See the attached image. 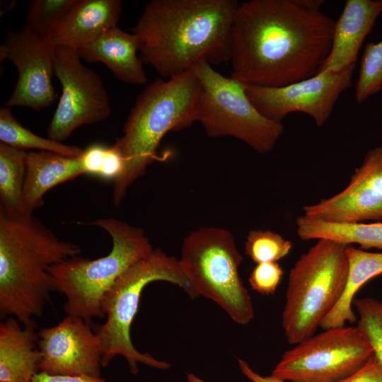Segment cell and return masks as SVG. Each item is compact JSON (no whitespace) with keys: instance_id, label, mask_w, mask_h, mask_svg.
Here are the masks:
<instances>
[{"instance_id":"6da1fadb","label":"cell","mask_w":382,"mask_h":382,"mask_svg":"<svg viewBox=\"0 0 382 382\" xmlns=\"http://www.w3.org/2000/svg\"><path fill=\"white\" fill-rule=\"evenodd\" d=\"M335 23L302 0L239 4L233 25L231 76L265 87L314 76L330 52Z\"/></svg>"},{"instance_id":"7a4b0ae2","label":"cell","mask_w":382,"mask_h":382,"mask_svg":"<svg viewBox=\"0 0 382 382\" xmlns=\"http://www.w3.org/2000/svg\"><path fill=\"white\" fill-rule=\"evenodd\" d=\"M239 3L235 0H152L133 28L142 60L168 79L206 62H228Z\"/></svg>"},{"instance_id":"3957f363","label":"cell","mask_w":382,"mask_h":382,"mask_svg":"<svg viewBox=\"0 0 382 382\" xmlns=\"http://www.w3.org/2000/svg\"><path fill=\"white\" fill-rule=\"evenodd\" d=\"M80 253L33 215L12 218L0 211L1 316L34 323L56 291L50 268Z\"/></svg>"},{"instance_id":"277c9868","label":"cell","mask_w":382,"mask_h":382,"mask_svg":"<svg viewBox=\"0 0 382 382\" xmlns=\"http://www.w3.org/2000/svg\"><path fill=\"white\" fill-rule=\"evenodd\" d=\"M200 83L194 69L178 76L158 79L138 96L113 146L123 156L125 168L115 180L112 201L117 207L129 186L157 158L163 137L197 122Z\"/></svg>"},{"instance_id":"5b68a950","label":"cell","mask_w":382,"mask_h":382,"mask_svg":"<svg viewBox=\"0 0 382 382\" xmlns=\"http://www.w3.org/2000/svg\"><path fill=\"white\" fill-rule=\"evenodd\" d=\"M91 224L110 235V253L93 260L76 255L49 270L55 290L66 297L64 312L89 324L93 318L105 316V299L118 278L154 250L141 228L112 217L98 219Z\"/></svg>"},{"instance_id":"8992f818","label":"cell","mask_w":382,"mask_h":382,"mask_svg":"<svg viewBox=\"0 0 382 382\" xmlns=\"http://www.w3.org/2000/svg\"><path fill=\"white\" fill-rule=\"evenodd\" d=\"M164 281L183 289L191 299L197 297L191 284L183 272L179 260L160 249L132 265L115 282L105 299L106 320L94 328L101 347L102 366H106L117 355L127 361L136 374L141 363L158 369H168V362L139 352L130 337V328L138 311L142 291L149 284Z\"/></svg>"},{"instance_id":"52a82bcc","label":"cell","mask_w":382,"mask_h":382,"mask_svg":"<svg viewBox=\"0 0 382 382\" xmlns=\"http://www.w3.org/2000/svg\"><path fill=\"white\" fill-rule=\"evenodd\" d=\"M289 274L282 325L296 345L314 335L341 297L348 272L347 244L316 240Z\"/></svg>"},{"instance_id":"ba28073f","label":"cell","mask_w":382,"mask_h":382,"mask_svg":"<svg viewBox=\"0 0 382 382\" xmlns=\"http://www.w3.org/2000/svg\"><path fill=\"white\" fill-rule=\"evenodd\" d=\"M178 260L197 297L214 301L238 324L253 319V301L239 274L243 257L231 231L214 226L192 231Z\"/></svg>"},{"instance_id":"9c48e42d","label":"cell","mask_w":382,"mask_h":382,"mask_svg":"<svg viewBox=\"0 0 382 382\" xmlns=\"http://www.w3.org/2000/svg\"><path fill=\"white\" fill-rule=\"evenodd\" d=\"M200 83L197 122L210 137H231L260 154L272 151L283 134L282 122L262 115L248 98L245 84L206 62L194 68Z\"/></svg>"},{"instance_id":"30bf717a","label":"cell","mask_w":382,"mask_h":382,"mask_svg":"<svg viewBox=\"0 0 382 382\" xmlns=\"http://www.w3.org/2000/svg\"><path fill=\"white\" fill-rule=\"evenodd\" d=\"M323 330L285 352L271 375L292 382H340L373 355L357 326Z\"/></svg>"},{"instance_id":"8fae6325","label":"cell","mask_w":382,"mask_h":382,"mask_svg":"<svg viewBox=\"0 0 382 382\" xmlns=\"http://www.w3.org/2000/svg\"><path fill=\"white\" fill-rule=\"evenodd\" d=\"M53 70L62 91L47 127L50 139L62 142L79 127L109 117L111 108L100 77L82 64L76 50L54 47Z\"/></svg>"},{"instance_id":"7c38bea8","label":"cell","mask_w":382,"mask_h":382,"mask_svg":"<svg viewBox=\"0 0 382 382\" xmlns=\"http://www.w3.org/2000/svg\"><path fill=\"white\" fill-rule=\"evenodd\" d=\"M355 65L340 72L319 71L313 77L281 87L245 84V91L257 110L275 121L291 112L311 117L318 127L330 118L342 93L352 85Z\"/></svg>"},{"instance_id":"4fadbf2b","label":"cell","mask_w":382,"mask_h":382,"mask_svg":"<svg viewBox=\"0 0 382 382\" xmlns=\"http://www.w3.org/2000/svg\"><path fill=\"white\" fill-rule=\"evenodd\" d=\"M53 49L49 41L40 39L24 28L6 34L0 46V59L11 61L18 73L6 107L41 110L52 103L56 98L52 83Z\"/></svg>"},{"instance_id":"5bb4252c","label":"cell","mask_w":382,"mask_h":382,"mask_svg":"<svg viewBox=\"0 0 382 382\" xmlns=\"http://www.w3.org/2000/svg\"><path fill=\"white\" fill-rule=\"evenodd\" d=\"M40 371L50 374L100 376L101 347L89 323L72 316L38 332Z\"/></svg>"},{"instance_id":"9a60e30c","label":"cell","mask_w":382,"mask_h":382,"mask_svg":"<svg viewBox=\"0 0 382 382\" xmlns=\"http://www.w3.org/2000/svg\"><path fill=\"white\" fill-rule=\"evenodd\" d=\"M302 209L307 217L328 222L382 221V146L367 151L345 189Z\"/></svg>"},{"instance_id":"2e32d148","label":"cell","mask_w":382,"mask_h":382,"mask_svg":"<svg viewBox=\"0 0 382 382\" xmlns=\"http://www.w3.org/2000/svg\"><path fill=\"white\" fill-rule=\"evenodd\" d=\"M381 12V0H347L335 23L331 48L319 71L340 72L355 65L361 46Z\"/></svg>"},{"instance_id":"e0dca14e","label":"cell","mask_w":382,"mask_h":382,"mask_svg":"<svg viewBox=\"0 0 382 382\" xmlns=\"http://www.w3.org/2000/svg\"><path fill=\"white\" fill-rule=\"evenodd\" d=\"M122 10L120 0H76L52 33L53 47L78 50L117 27Z\"/></svg>"},{"instance_id":"ac0fdd59","label":"cell","mask_w":382,"mask_h":382,"mask_svg":"<svg viewBox=\"0 0 382 382\" xmlns=\"http://www.w3.org/2000/svg\"><path fill=\"white\" fill-rule=\"evenodd\" d=\"M88 62H102L122 82L144 85L147 78L139 58V41L133 32L112 28L76 50Z\"/></svg>"},{"instance_id":"d6986e66","label":"cell","mask_w":382,"mask_h":382,"mask_svg":"<svg viewBox=\"0 0 382 382\" xmlns=\"http://www.w3.org/2000/svg\"><path fill=\"white\" fill-rule=\"evenodd\" d=\"M25 166L23 216L42 206L45 195L52 187L85 174L80 157L46 151H28Z\"/></svg>"},{"instance_id":"ffe728a7","label":"cell","mask_w":382,"mask_h":382,"mask_svg":"<svg viewBox=\"0 0 382 382\" xmlns=\"http://www.w3.org/2000/svg\"><path fill=\"white\" fill-rule=\"evenodd\" d=\"M21 323L13 317L0 323V382H32L40 371L36 325Z\"/></svg>"},{"instance_id":"44dd1931","label":"cell","mask_w":382,"mask_h":382,"mask_svg":"<svg viewBox=\"0 0 382 382\" xmlns=\"http://www.w3.org/2000/svg\"><path fill=\"white\" fill-rule=\"evenodd\" d=\"M348 272L342 294L322 321L323 330L345 326L357 320L352 309L354 296L371 279L382 274V253L368 252L348 245L346 249Z\"/></svg>"},{"instance_id":"7402d4cb","label":"cell","mask_w":382,"mask_h":382,"mask_svg":"<svg viewBox=\"0 0 382 382\" xmlns=\"http://www.w3.org/2000/svg\"><path fill=\"white\" fill-rule=\"evenodd\" d=\"M296 233L303 241L329 239L361 248L382 250V222L335 223L299 216L296 219Z\"/></svg>"},{"instance_id":"603a6c76","label":"cell","mask_w":382,"mask_h":382,"mask_svg":"<svg viewBox=\"0 0 382 382\" xmlns=\"http://www.w3.org/2000/svg\"><path fill=\"white\" fill-rule=\"evenodd\" d=\"M27 151L0 144L1 212L12 218L23 216Z\"/></svg>"},{"instance_id":"cb8c5ba5","label":"cell","mask_w":382,"mask_h":382,"mask_svg":"<svg viewBox=\"0 0 382 382\" xmlns=\"http://www.w3.org/2000/svg\"><path fill=\"white\" fill-rule=\"evenodd\" d=\"M0 140L16 149L50 151L69 157H80L83 149L38 136L23 127L6 106L0 109Z\"/></svg>"},{"instance_id":"d4e9b609","label":"cell","mask_w":382,"mask_h":382,"mask_svg":"<svg viewBox=\"0 0 382 382\" xmlns=\"http://www.w3.org/2000/svg\"><path fill=\"white\" fill-rule=\"evenodd\" d=\"M76 0H33L30 1L24 28L41 40L50 38Z\"/></svg>"},{"instance_id":"484cf974","label":"cell","mask_w":382,"mask_h":382,"mask_svg":"<svg viewBox=\"0 0 382 382\" xmlns=\"http://www.w3.org/2000/svg\"><path fill=\"white\" fill-rule=\"evenodd\" d=\"M292 243L271 230H251L245 243V254L255 263L277 262L288 255Z\"/></svg>"},{"instance_id":"4316f807","label":"cell","mask_w":382,"mask_h":382,"mask_svg":"<svg viewBox=\"0 0 382 382\" xmlns=\"http://www.w3.org/2000/svg\"><path fill=\"white\" fill-rule=\"evenodd\" d=\"M382 88V40L366 45L355 87V100L363 103Z\"/></svg>"},{"instance_id":"83f0119b","label":"cell","mask_w":382,"mask_h":382,"mask_svg":"<svg viewBox=\"0 0 382 382\" xmlns=\"http://www.w3.org/2000/svg\"><path fill=\"white\" fill-rule=\"evenodd\" d=\"M359 318L357 328L369 342L382 366V301L371 298L354 301Z\"/></svg>"},{"instance_id":"f1b7e54d","label":"cell","mask_w":382,"mask_h":382,"mask_svg":"<svg viewBox=\"0 0 382 382\" xmlns=\"http://www.w3.org/2000/svg\"><path fill=\"white\" fill-rule=\"evenodd\" d=\"M284 274L278 262L258 263L250 274L248 281L251 288L262 295L273 294Z\"/></svg>"},{"instance_id":"f546056e","label":"cell","mask_w":382,"mask_h":382,"mask_svg":"<svg viewBox=\"0 0 382 382\" xmlns=\"http://www.w3.org/2000/svg\"><path fill=\"white\" fill-rule=\"evenodd\" d=\"M107 149L98 144L83 149L80 160L84 173L99 176Z\"/></svg>"},{"instance_id":"4dcf8cb0","label":"cell","mask_w":382,"mask_h":382,"mask_svg":"<svg viewBox=\"0 0 382 382\" xmlns=\"http://www.w3.org/2000/svg\"><path fill=\"white\" fill-rule=\"evenodd\" d=\"M340 382H382V366L373 354L360 369Z\"/></svg>"},{"instance_id":"1f68e13d","label":"cell","mask_w":382,"mask_h":382,"mask_svg":"<svg viewBox=\"0 0 382 382\" xmlns=\"http://www.w3.org/2000/svg\"><path fill=\"white\" fill-rule=\"evenodd\" d=\"M125 160L119 150L113 145L106 150L99 176L105 179L116 180L122 173Z\"/></svg>"},{"instance_id":"d6a6232c","label":"cell","mask_w":382,"mask_h":382,"mask_svg":"<svg viewBox=\"0 0 382 382\" xmlns=\"http://www.w3.org/2000/svg\"><path fill=\"white\" fill-rule=\"evenodd\" d=\"M32 382H106L104 379L87 376H69L50 374L39 371L33 378Z\"/></svg>"},{"instance_id":"836d02e7","label":"cell","mask_w":382,"mask_h":382,"mask_svg":"<svg viewBox=\"0 0 382 382\" xmlns=\"http://www.w3.org/2000/svg\"><path fill=\"white\" fill-rule=\"evenodd\" d=\"M238 365L241 372L252 382H286L272 375L263 376L253 370L248 364L243 359L238 360ZM292 382V381H290Z\"/></svg>"},{"instance_id":"e575fe53","label":"cell","mask_w":382,"mask_h":382,"mask_svg":"<svg viewBox=\"0 0 382 382\" xmlns=\"http://www.w3.org/2000/svg\"><path fill=\"white\" fill-rule=\"evenodd\" d=\"M187 380L188 382H206L192 373L187 374Z\"/></svg>"}]
</instances>
